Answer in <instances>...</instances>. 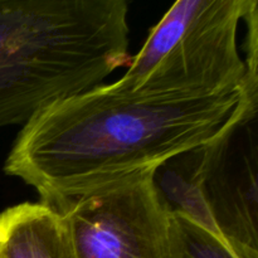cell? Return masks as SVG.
<instances>
[{
  "label": "cell",
  "instance_id": "obj_1",
  "mask_svg": "<svg viewBox=\"0 0 258 258\" xmlns=\"http://www.w3.org/2000/svg\"><path fill=\"white\" fill-rule=\"evenodd\" d=\"M246 90L213 96L133 95L110 85L62 98L25 123L7 175L58 207L231 139L252 121Z\"/></svg>",
  "mask_w": 258,
  "mask_h": 258
},
{
  "label": "cell",
  "instance_id": "obj_2",
  "mask_svg": "<svg viewBox=\"0 0 258 258\" xmlns=\"http://www.w3.org/2000/svg\"><path fill=\"white\" fill-rule=\"evenodd\" d=\"M254 3L176 2L131 57L122 77L111 86L133 95L213 96L247 91L238 30Z\"/></svg>",
  "mask_w": 258,
  "mask_h": 258
},
{
  "label": "cell",
  "instance_id": "obj_3",
  "mask_svg": "<svg viewBox=\"0 0 258 258\" xmlns=\"http://www.w3.org/2000/svg\"><path fill=\"white\" fill-rule=\"evenodd\" d=\"M155 176H133L54 207L75 258H181L175 213Z\"/></svg>",
  "mask_w": 258,
  "mask_h": 258
},
{
  "label": "cell",
  "instance_id": "obj_4",
  "mask_svg": "<svg viewBox=\"0 0 258 258\" xmlns=\"http://www.w3.org/2000/svg\"><path fill=\"white\" fill-rule=\"evenodd\" d=\"M0 258H75L59 211L43 202L3 211Z\"/></svg>",
  "mask_w": 258,
  "mask_h": 258
},
{
  "label": "cell",
  "instance_id": "obj_5",
  "mask_svg": "<svg viewBox=\"0 0 258 258\" xmlns=\"http://www.w3.org/2000/svg\"><path fill=\"white\" fill-rule=\"evenodd\" d=\"M181 239V258H258V249L212 233L180 212H175Z\"/></svg>",
  "mask_w": 258,
  "mask_h": 258
}]
</instances>
